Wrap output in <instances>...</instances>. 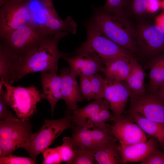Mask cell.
<instances>
[{
	"label": "cell",
	"instance_id": "cell-1",
	"mask_svg": "<svg viewBox=\"0 0 164 164\" xmlns=\"http://www.w3.org/2000/svg\"><path fill=\"white\" fill-rule=\"evenodd\" d=\"M68 33L64 31L50 35L31 52L24 56L12 59L9 83L12 84L31 73L57 72L58 61L62 57V53L58 48V43Z\"/></svg>",
	"mask_w": 164,
	"mask_h": 164
},
{
	"label": "cell",
	"instance_id": "cell-2",
	"mask_svg": "<svg viewBox=\"0 0 164 164\" xmlns=\"http://www.w3.org/2000/svg\"><path fill=\"white\" fill-rule=\"evenodd\" d=\"M30 15L29 23L50 35L61 31L76 33L77 24L70 16L62 20L52 0H27L24 2Z\"/></svg>",
	"mask_w": 164,
	"mask_h": 164
},
{
	"label": "cell",
	"instance_id": "cell-3",
	"mask_svg": "<svg viewBox=\"0 0 164 164\" xmlns=\"http://www.w3.org/2000/svg\"><path fill=\"white\" fill-rule=\"evenodd\" d=\"M88 24L130 54L138 53L133 38L134 25L131 22L123 21L98 8Z\"/></svg>",
	"mask_w": 164,
	"mask_h": 164
},
{
	"label": "cell",
	"instance_id": "cell-4",
	"mask_svg": "<svg viewBox=\"0 0 164 164\" xmlns=\"http://www.w3.org/2000/svg\"><path fill=\"white\" fill-rule=\"evenodd\" d=\"M48 35L42 29L29 23L0 39V47L13 59H17L31 52Z\"/></svg>",
	"mask_w": 164,
	"mask_h": 164
},
{
	"label": "cell",
	"instance_id": "cell-5",
	"mask_svg": "<svg viewBox=\"0 0 164 164\" xmlns=\"http://www.w3.org/2000/svg\"><path fill=\"white\" fill-rule=\"evenodd\" d=\"M1 81L3 87L0 90V94L3 96L9 106L12 109L18 118L29 119L36 111L37 104L43 99L42 93L33 85L27 87H15Z\"/></svg>",
	"mask_w": 164,
	"mask_h": 164
},
{
	"label": "cell",
	"instance_id": "cell-6",
	"mask_svg": "<svg viewBox=\"0 0 164 164\" xmlns=\"http://www.w3.org/2000/svg\"><path fill=\"white\" fill-rule=\"evenodd\" d=\"M71 114L67 113L64 117L58 119H45L40 130L32 133L22 148L35 160L37 156L51 145L63 132L74 126Z\"/></svg>",
	"mask_w": 164,
	"mask_h": 164
},
{
	"label": "cell",
	"instance_id": "cell-7",
	"mask_svg": "<svg viewBox=\"0 0 164 164\" xmlns=\"http://www.w3.org/2000/svg\"><path fill=\"white\" fill-rule=\"evenodd\" d=\"M29 119L22 120L15 115L0 121V157L12 154L22 148L32 133Z\"/></svg>",
	"mask_w": 164,
	"mask_h": 164
},
{
	"label": "cell",
	"instance_id": "cell-8",
	"mask_svg": "<svg viewBox=\"0 0 164 164\" xmlns=\"http://www.w3.org/2000/svg\"><path fill=\"white\" fill-rule=\"evenodd\" d=\"M86 26L87 39L74 53L87 54L103 63L107 60L130 54L89 24Z\"/></svg>",
	"mask_w": 164,
	"mask_h": 164
},
{
	"label": "cell",
	"instance_id": "cell-9",
	"mask_svg": "<svg viewBox=\"0 0 164 164\" xmlns=\"http://www.w3.org/2000/svg\"><path fill=\"white\" fill-rule=\"evenodd\" d=\"M133 38L138 53L145 56L151 58L164 52V32L155 23L134 25Z\"/></svg>",
	"mask_w": 164,
	"mask_h": 164
},
{
	"label": "cell",
	"instance_id": "cell-10",
	"mask_svg": "<svg viewBox=\"0 0 164 164\" xmlns=\"http://www.w3.org/2000/svg\"><path fill=\"white\" fill-rule=\"evenodd\" d=\"M30 15L24 2L10 0L0 7V39L29 23Z\"/></svg>",
	"mask_w": 164,
	"mask_h": 164
},
{
	"label": "cell",
	"instance_id": "cell-11",
	"mask_svg": "<svg viewBox=\"0 0 164 164\" xmlns=\"http://www.w3.org/2000/svg\"><path fill=\"white\" fill-rule=\"evenodd\" d=\"M128 111L164 125V97L148 92L139 96H131Z\"/></svg>",
	"mask_w": 164,
	"mask_h": 164
},
{
	"label": "cell",
	"instance_id": "cell-12",
	"mask_svg": "<svg viewBox=\"0 0 164 164\" xmlns=\"http://www.w3.org/2000/svg\"><path fill=\"white\" fill-rule=\"evenodd\" d=\"M103 99L116 120L124 111L131 95V91L125 81H113L105 78H103Z\"/></svg>",
	"mask_w": 164,
	"mask_h": 164
},
{
	"label": "cell",
	"instance_id": "cell-13",
	"mask_svg": "<svg viewBox=\"0 0 164 164\" xmlns=\"http://www.w3.org/2000/svg\"><path fill=\"white\" fill-rule=\"evenodd\" d=\"M74 143L78 146L90 149L115 138L111 126L106 123L93 128L74 126L72 128Z\"/></svg>",
	"mask_w": 164,
	"mask_h": 164
},
{
	"label": "cell",
	"instance_id": "cell-14",
	"mask_svg": "<svg viewBox=\"0 0 164 164\" xmlns=\"http://www.w3.org/2000/svg\"><path fill=\"white\" fill-rule=\"evenodd\" d=\"M62 53V58L68 63L71 73L76 77L92 75L104 70L103 63L88 54L74 52Z\"/></svg>",
	"mask_w": 164,
	"mask_h": 164
},
{
	"label": "cell",
	"instance_id": "cell-15",
	"mask_svg": "<svg viewBox=\"0 0 164 164\" xmlns=\"http://www.w3.org/2000/svg\"><path fill=\"white\" fill-rule=\"evenodd\" d=\"M111 128L120 146L132 145L147 140L145 133L137 124L122 115L114 121Z\"/></svg>",
	"mask_w": 164,
	"mask_h": 164
},
{
	"label": "cell",
	"instance_id": "cell-16",
	"mask_svg": "<svg viewBox=\"0 0 164 164\" xmlns=\"http://www.w3.org/2000/svg\"><path fill=\"white\" fill-rule=\"evenodd\" d=\"M61 80L62 99L65 102L67 113L70 114L78 108L77 104L83 98L76 77L72 74L70 68H62L59 75Z\"/></svg>",
	"mask_w": 164,
	"mask_h": 164
},
{
	"label": "cell",
	"instance_id": "cell-17",
	"mask_svg": "<svg viewBox=\"0 0 164 164\" xmlns=\"http://www.w3.org/2000/svg\"><path fill=\"white\" fill-rule=\"evenodd\" d=\"M41 72L42 94L43 98L46 99L48 101L53 115L56 103L59 100L62 99L61 78L57 72Z\"/></svg>",
	"mask_w": 164,
	"mask_h": 164
},
{
	"label": "cell",
	"instance_id": "cell-18",
	"mask_svg": "<svg viewBox=\"0 0 164 164\" xmlns=\"http://www.w3.org/2000/svg\"><path fill=\"white\" fill-rule=\"evenodd\" d=\"M134 57L129 54L104 61L103 73L105 78L111 80L125 81L131 70Z\"/></svg>",
	"mask_w": 164,
	"mask_h": 164
},
{
	"label": "cell",
	"instance_id": "cell-19",
	"mask_svg": "<svg viewBox=\"0 0 164 164\" xmlns=\"http://www.w3.org/2000/svg\"><path fill=\"white\" fill-rule=\"evenodd\" d=\"M120 147L121 163L123 164L141 162L150 153L158 149L157 143L152 138Z\"/></svg>",
	"mask_w": 164,
	"mask_h": 164
},
{
	"label": "cell",
	"instance_id": "cell-20",
	"mask_svg": "<svg viewBox=\"0 0 164 164\" xmlns=\"http://www.w3.org/2000/svg\"><path fill=\"white\" fill-rule=\"evenodd\" d=\"M117 141L115 138L94 147L87 149L91 152L97 163H121L120 147L117 144Z\"/></svg>",
	"mask_w": 164,
	"mask_h": 164
},
{
	"label": "cell",
	"instance_id": "cell-21",
	"mask_svg": "<svg viewBox=\"0 0 164 164\" xmlns=\"http://www.w3.org/2000/svg\"><path fill=\"white\" fill-rule=\"evenodd\" d=\"M147 66L149 70L147 91L157 93L164 84V52L151 58Z\"/></svg>",
	"mask_w": 164,
	"mask_h": 164
},
{
	"label": "cell",
	"instance_id": "cell-22",
	"mask_svg": "<svg viewBox=\"0 0 164 164\" xmlns=\"http://www.w3.org/2000/svg\"><path fill=\"white\" fill-rule=\"evenodd\" d=\"M79 86L83 98L88 101L103 98V77L97 73L80 77Z\"/></svg>",
	"mask_w": 164,
	"mask_h": 164
},
{
	"label": "cell",
	"instance_id": "cell-23",
	"mask_svg": "<svg viewBox=\"0 0 164 164\" xmlns=\"http://www.w3.org/2000/svg\"><path fill=\"white\" fill-rule=\"evenodd\" d=\"M128 116L147 134L153 137L164 149V125L149 120L138 114L128 111Z\"/></svg>",
	"mask_w": 164,
	"mask_h": 164
},
{
	"label": "cell",
	"instance_id": "cell-24",
	"mask_svg": "<svg viewBox=\"0 0 164 164\" xmlns=\"http://www.w3.org/2000/svg\"><path fill=\"white\" fill-rule=\"evenodd\" d=\"M106 107L108 106L103 98L94 100L85 106L78 108L70 114L72 121L75 125L84 127L91 118Z\"/></svg>",
	"mask_w": 164,
	"mask_h": 164
},
{
	"label": "cell",
	"instance_id": "cell-25",
	"mask_svg": "<svg viewBox=\"0 0 164 164\" xmlns=\"http://www.w3.org/2000/svg\"><path fill=\"white\" fill-rule=\"evenodd\" d=\"M145 75L143 67L134 57L131 70L125 81L131 91V96H139L146 92L144 82Z\"/></svg>",
	"mask_w": 164,
	"mask_h": 164
},
{
	"label": "cell",
	"instance_id": "cell-26",
	"mask_svg": "<svg viewBox=\"0 0 164 164\" xmlns=\"http://www.w3.org/2000/svg\"><path fill=\"white\" fill-rule=\"evenodd\" d=\"M147 2L148 0H127L124 10L126 18L130 21L134 19L138 23L145 21L149 14Z\"/></svg>",
	"mask_w": 164,
	"mask_h": 164
},
{
	"label": "cell",
	"instance_id": "cell-27",
	"mask_svg": "<svg viewBox=\"0 0 164 164\" xmlns=\"http://www.w3.org/2000/svg\"><path fill=\"white\" fill-rule=\"evenodd\" d=\"M127 0H106L104 5L99 9L124 22L129 20L125 16L124 10Z\"/></svg>",
	"mask_w": 164,
	"mask_h": 164
},
{
	"label": "cell",
	"instance_id": "cell-28",
	"mask_svg": "<svg viewBox=\"0 0 164 164\" xmlns=\"http://www.w3.org/2000/svg\"><path fill=\"white\" fill-rule=\"evenodd\" d=\"M62 145L58 146L62 162L71 164L76 153L77 145L71 137H65L62 140Z\"/></svg>",
	"mask_w": 164,
	"mask_h": 164
},
{
	"label": "cell",
	"instance_id": "cell-29",
	"mask_svg": "<svg viewBox=\"0 0 164 164\" xmlns=\"http://www.w3.org/2000/svg\"><path fill=\"white\" fill-rule=\"evenodd\" d=\"M12 59L3 49L0 47V78L1 80L9 83Z\"/></svg>",
	"mask_w": 164,
	"mask_h": 164
},
{
	"label": "cell",
	"instance_id": "cell-30",
	"mask_svg": "<svg viewBox=\"0 0 164 164\" xmlns=\"http://www.w3.org/2000/svg\"><path fill=\"white\" fill-rule=\"evenodd\" d=\"M77 146L75 155L71 164L97 163L91 153L87 148Z\"/></svg>",
	"mask_w": 164,
	"mask_h": 164
},
{
	"label": "cell",
	"instance_id": "cell-31",
	"mask_svg": "<svg viewBox=\"0 0 164 164\" xmlns=\"http://www.w3.org/2000/svg\"><path fill=\"white\" fill-rule=\"evenodd\" d=\"M43 164H59L62 162L58 146L48 148L42 152Z\"/></svg>",
	"mask_w": 164,
	"mask_h": 164
},
{
	"label": "cell",
	"instance_id": "cell-32",
	"mask_svg": "<svg viewBox=\"0 0 164 164\" xmlns=\"http://www.w3.org/2000/svg\"><path fill=\"white\" fill-rule=\"evenodd\" d=\"M36 160L29 157H20L12 154L0 157V164H34Z\"/></svg>",
	"mask_w": 164,
	"mask_h": 164
},
{
	"label": "cell",
	"instance_id": "cell-33",
	"mask_svg": "<svg viewBox=\"0 0 164 164\" xmlns=\"http://www.w3.org/2000/svg\"><path fill=\"white\" fill-rule=\"evenodd\" d=\"M141 164H164V152L157 149L140 162Z\"/></svg>",
	"mask_w": 164,
	"mask_h": 164
},
{
	"label": "cell",
	"instance_id": "cell-34",
	"mask_svg": "<svg viewBox=\"0 0 164 164\" xmlns=\"http://www.w3.org/2000/svg\"><path fill=\"white\" fill-rule=\"evenodd\" d=\"M8 104L3 96L0 94V120L14 116L10 111Z\"/></svg>",
	"mask_w": 164,
	"mask_h": 164
},
{
	"label": "cell",
	"instance_id": "cell-35",
	"mask_svg": "<svg viewBox=\"0 0 164 164\" xmlns=\"http://www.w3.org/2000/svg\"><path fill=\"white\" fill-rule=\"evenodd\" d=\"M160 0H148L147 9L149 13L154 14L161 8Z\"/></svg>",
	"mask_w": 164,
	"mask_h": 164
},
{
	"label": "cell",
	"instance_id": "cell-36",
	"mask_svg": "<svg viewBox=\"0 0 164 164\" xmlns=\"http://www.w3.org/2000/svg\"><path fill=\"white\" fill-rule=\"evenodd\" d=\"M155 24L164 32V12L156 18Z\"/></svg>",
	"mask_w": 164,
	"mask_h": 164
},
{
	"label": "cell",
	"instance_id": "cell-37",
	"mask_svg": "<svg viewBox=\"0 0 164 164\" xmlns=\"http://www.w3.org/2000/svg\"><path fill=\"white\" fill-rule=\"evenodd\" d=\"M157 93L164 97V84L161 87Z\"/></svg>",
	"mask_w": 164,
	"mask_h": 164
},
{
	"label": "cell",
	"instance_id": "cell-38",
	"mask_svg": "<svg viewBox=\"0 0 164 164\" xmlns=\"http://www.w3.org/2000/svg\"><path fill=\"white\" fill-rule=\"evenodd\" d=\"M10 0H0V7ZM25 2L27 0H19Z\"/></svg>",
	"mask_w": 164,
	"mask_h": 164
},
{
	"label": "cell",
	"instance_id": "cell-39",
	"mask_svg": "<svg viewBox=\"0 0 164 164\" xmlns=\"http://www.w3.org/2000/svg\"><path fill=\"white\" fill-rule=\"evenodd\" d=\"M161 7L164 9V0L161 1Z\"/></svg>",
	"mask_w": 164,
	"mask_h": 164
}]
</instances>
